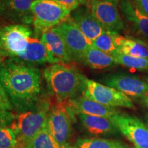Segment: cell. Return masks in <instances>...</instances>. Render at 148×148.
Returning <instances> with one entry per match:
<instances>
[{
	"instance_id": "cell-1",
	"label": "cell",
	"mask_w": 148,
	"mask_h": 148,
	"mask_svg": "<svg viewBox=\"0 0 148 148\" xmlns=\"http://www.w3.org/2000/svg\"><path fill=\"white\" fill-rule=\"evenodd\" d=\"M0 86L8 96L12 108L20 113L35 110L42 97L40 70L10 58L0 66Z\"/></svg>"
},
{
	"instance_id": "cell-2",
	"label": "cell",
	"mask_w": 148,
	"mask_h": 148,
	"mask_svg": "<svg viewBox=\"0 0 148 148\" xmlns=\"http://www.w3.org/2000/svg\"><path fill=\"white\" fill-rule=\"evenodd\" d=\"M48 88L58 103L78 97L84 90L86 78L77 68L69 63H55L44 70Z\"/></svg>"
},
{
	"instance_id": "cell-3",
	"label": "cell",
	"mask_w": 148,
	"mask_h": 148,
	"mask_svg": "<svg viewBox=\"0 0 148 148\" xmlns=\"http://www.w3.org/2000/svg\"><path fill=\"white\" fill-rule=\"evenodd\" d=\"M47 104H44L35 110L20 113L14 120L10 127L16 133L17 148H22L47 125Z\"/></svg>"
},
{
	"instance_id": "cell-4",
	"label": "cell",
	"mask_w": 148,
	"mask_h": 148,
	"mask_svg": "<svg viewBox=\"0 0 148 148\" xmlns=\"http://www.w3.org/2000/svg\"><path fill=\"white\" fill-rule=\"evenodd\" d=\"M31 11L35 31L42 33L58 26L70 17L71 12L54 0H35Z\"/></svg>"
},
{
	"instance_id": "cell-5",
	"label": "cell",
	"mask_w": 148,
	"mask_h": 148,
	"mask_svg": "<svg viewBox=\"0 0 148 148\" xmlns=\"http://www.w3.org/2000/svg\"><path fill=\"white\" fill-rule=\"evenodd\" d=\"M74 114L66 102L58 103L49 113L47 128L58 148H71Z\"/></svg>"
},
{
	"instance_id": "cell-6",
	"label": "cell",
	"mask_w": 148,
	"mask_h": 148,
	"mask_svg": "<svg viewBox=\"0 0 148 148\" xmlns=\"http://www.w3.org/2000/svg\"><path fill=\"white\" fill-rule=\"evenodd\" d=\"M82 96L107 106L123 107L136 110L132 99L128 96L110 86L91 79H86Z\"/></svg>"
},
{
	"instance_id": "cell-7",
	"label": "cell",
	"mask_w": 148,
	"mask_h": 148,
	"mask_svg": "<svg viewBox=\"0 0 148 148\" xmlns=\"http://www.w3.org/2000/svg\"><path fill=\"white\" fill-rule=\"evenodd\" d=\"M32 31L21 24L8 25L0 28V44L3 56L16 58L27 50Z\"/></svg>"
},
{
	"instance_id": "cell-8",
	"label": "cell",
	"mask_w": 148,
	"mask_h": 148,
	"mask_svg": "<svg viewBox=\"0 0 148 148\" xmlns=\"http://www.w3.org/2000/svg\"><path fill=\"white\" fill-rule=\"evenodd\" d=\"M119 132L121 133L134 147L148 148V125L133 115L118 114L111 117Z\"/></svg>"
},
{
	"instance_id": "cell-9",
	"label": "cell",
	"mask_w": 148,
	"mask_h": 148,
	"mask_svg": "<svg viewBox=\"0 0 148 148\" xmlns=\"http://www.w3.org/2000/svg\"><path fill=\"white\" fill-rule=\"evenodd\" d=\"M55 27L63 38L71 60L81 61L84 53L92 45L91 42L84 36L71 17Z\"/></svg>"
},
{
	"instance_id": "cell-10",
	"label": "cell",
	"mask_w": 148,
	"mask_h": 148,
	"mask_svg": "<svg viewBox=\"0 0 148 148\" xmlns=\"http://www.w3.org/2000/svg\"><path fill=\"white\" fill-rule=\"evenodd\" d=\"M120 0H90L89 9L107 31L119 32L124 28L120 15Z\"/></svg>"
},
{
	"instance_id": "cell-11",
	"label": "cell",
	"mask_w": 148,
	"mask_h": 148,
	"mask_svg": "<svg viewBox=\"0 0 148 148\" xmlns=\"http://www.w3.org/2000/svg\"><path fill=\"white\" fill-rule=\"evenodd\" d=\"M103 84L128 96L140 99L148 92V83L137 75L125 73L108 74L103 77Z\"/></svg>"
},
{
	"instance_id": "cell-12",
	"label": "cell",
	"mask_w": 148,
	"mask_h": 148,
	"mask_svg": "<svg viewBox=\"0 0 148 148\" xmlns=\"http://www.w3.org/2000/svg\"><path fill=\"white\" fill-rule=\"evenodd\" d=\"M66 102L70 110L77 115L82 114L111 118L119 114V111L116 108L101 104L83 96L70 99Z\"/></svg>"
},
{
	"instance_id": "cell-13",
	"label": "cell",
	"mask_w": 148,
	"mask_h": 148,
	"mask_svg": "<svg viewBox=\"0 0 148 148\" xmlns=\"http://www.w3.org/2000/svg\"><path fill=\"white\" fill-rule=\"evenodd\" d=\"M70 17L91 43L106 31L88 8H76Z\"/></svg>"
},
{
	"instance_id": "cell-14",
	"label": "cell",
	"mask_w": 148,
	"mask_h": 148,
	"mask_svg": "<svg viewBox=\"0 0 148 148\" xmlns=\"http://www.w3.org/2000/svg\"><path fill=\"white\" fill-rule=\"evenodd\" d=\"M40 40L49 51L53 63H68L71 62L63 38L56 27L42 32Z\"/></svg>"
},
{
	"instance_id": "cell-15",
	"label": "cell",
	"mask_w": 148,
	"mask_h": 148,
	"mask_svg": "<svg viewBox=\"0 0 148 148\" xmlns=\"http://www.w3.org/2000/svg\"><path fill=\"white\" fill-rule=\"evenodd\" d=\"M119 8L141 39L148 41V16L140 10L131 0H120Z\"/></svg>"
},
{
	"instance_id": "cell-16",
	"label": "cell",
	"mask_w": 148,
	"mask_h": 148,
	"mask_svg": "<svg viewBox=\"0 0 148 148\" xmlns=\"http://www.w3.org/2000/svg\"><path fill=\"white\" fill-rule=\"evenodd\" d=\"M12 58L21 63L32 66L35 64H44L45 62L54 64L49 51L41 40L34 38L29 39L27 50L23 54Z\"/></svg>"
},
{
	"instance_id": "cell-17",
	"label": "cell",
	"mask_w": 148,
	"mask_h": 148,
	"mask_svg": "<svg viewBox=\"0 0 148 148\" xmlns=\"http://www.w3.org/2000/svg\"><path fill=\"white\" fill-rule=\"evenodd\" d=\"M81 123L90 134L94 135H110L119 132L111 118L103 116L77 114Z\"/></svg>"
},
{
	"instance_id": "cell-18",
	"label": "cell",
	"mask_w": 148,
	"mask_h": 148,
	"mask_svg": "<svg viewBox=\"0 0 148 148\" xmlns=\"http://www.w3.org/2000/svg\"><path fill=\"white\" fill-rule=\"evenodd\" d=\"M81 62L94 69H107L118 64L114 56L103 52L92 45L84 53Z\"/></svg>"
},
{
	"instance_id": "cell-19",
	"label": "cell",
	"mask_w": 148,
	"mask_h": 148,
	"mask_svg": "<svg viewBox=\"0 0 148 148\" xmlns=\"http://www.w3.org/2000/svg\"><path fill=\"white\" fill-rule=\"evenodd\" d=\"M116 42L121 53L132 56L148 58V48L142 42L140 38L116 35Z\"/></svg>"
},
{
	"instance_id": "cell-20",
	"label": "cell",
	"mask_w": 148,
	"mask_h": 148,
	"mask_svg": "<svg viewBox=\"0 0 148 148\" xmlns=\"http://www.w3.org/2000/svg\"><path fill=\"white\" fill-rule=\"evenodd\" d=\"M117 32L106 30L92 42V46L103 52L113 56L119 51L116 42Z\"/></svg>"
},
{
	"instance_id": "cell-21",
	"label": "cell",
	"mask_w": 148,
	"mask_h": 148,
	"mask_svg": "<svg viewBox=\"0 0 148 148\" xmlns=\"http://www.w3.org/2000/svg\"><path fill=\"white\" fill-rule=\"evenodd\" d=\"M126 144L103 138H79L71 148H122Z\"/></svg>"
},
{
	"instance_id": "cell-22",
	"label": "cell",
	"mask_w": 148,
	"mask_h": 148,
	"mask_svg": "<svg viewBox=\"0 0 148 148\" xmlns=\"http://www.w3.org/2000/svg\"><path fill=\"white\" fill-rule=\"evenodd\" d=\"M35 0H4L11 12L19 16L26 23L32 21L31 5Z\"/></svg>"
},
{
	"instance_id": "cell-23",
	"label": "cell",
	"mask_w": 148,
	"mask_h": 148,
	"mask_svg": "<svg viewBox=\"0 0 148 148\" xmlns=\"http://www.w3.org/2000/svg\"><path fill=\"white\" fill-rule=\"evenodd\" d=\"M118 64L139 71H148V58L132 56L119 51L112 56Z\"/></svg>"
},
{
	"instance_id": "cell-24",
	"label": "cell",
	"mask_w": 148,
	"mask_h": 148,
	"mask_svg": "<svg viewBox=\"0 0 148 148\" xmlns=\"http://www.w3.org/2000/svg\"><path fill=\"white\" fill-rule=\"evenodd\" d=\"M22 148H58L47 128V125Z\"/></svg>"
},
{
	"instance_id": "cell-25",
	"label": "cell",
	"mask_w": 148,
	"mask_h": 148,
	"mask_svg": "<svg viewBox=\"0 0 148 148\" xmlns=\"http://www.w3.org/2000/svg\"><path fill=\"white\" fill-rule=\"evenodd\" d=\"M0 148H17L16 133L10 127H0Z\"/></svg>"
},
{
	"instance_id": "cell-26",
	"label": "cell",
	"mask_w": 148,
	"mask_h": 148,
	"mask_svg": "<svg viewBox=\"0 0 148 148\" xmlns=\"http://www.w3.org/2000/svg\"><path fill=\"white\" fill-rule=\"evenodd\" d=\"M15 116L10 110L0 108V127H9L12 125Z\"/></svg>"
},
{
	"instance_id": "cell-27",
	"label": "cell",
	"mask_w": 148,
	"mask_h": 148,
	"mask_svg": "<svg viewBox=\"0 0 148 148\" xmlns=\"http://www.w3.org/2000/svg\"><path fill=\"white\" fill-rule=\"evenodd\" d=\"M0 108L8 110H10L12 108L8 96L1 86H0Z\"/></svg>"
},
{
	"instance_id": "cell-28",
	"label": "cell",
	"mask_w": 148,
	"mask_h": 148,
	"mask_svg": "<svg viewBox=\"0 0 148 148\" xmlns=\"http://www.w3.org/2000/svg\"><path fill=\"white\" fill-rule=\"evenodd\" d=\"M59 4L62 5V6L65 7L70 11L75 10V9L78 8L79 1L78 0H54Z\"/></svg>"
},
{
	"instance_id": "cell-29",
	"label": "cell",
	"mask_w": 148,
	"mask_h": 148,
	"mask_svg": "<svg viewBox=\"0 0 148 148\" xmlns=\"http://www.w3.org/2000/svg\"><path fill=\"white\" fill-rule=\"evenodd\" d=\"M132 1L140 10L148 16V0H133Z\"/></svg>"
},
{
	"instance_id": "cell-30",
	"label": "cell",
	"mask_w": 148,
	"mask_h": 148,
	"mask_svg": "<svg viewBox=\"0 0 148 148\" xmlns=\"http://www.w3.org/2000/svg\"><path fill=\"white\" fill-rule=\"evenodd\" d=\"M140 101L143 106H145L146 108H148V92L142 99H140Z\"/></svg>"
},
{
	"instance_id": "cell-31",
	"label": "cell",
	"mask_w": 148,
	"mask_h": 148,
	"mask_svg": "<svg viewBox=\"0 0 148 148\" xmlns=\"http://www.w3.org/2000/svg\"><path fill=\"white\" fill-rule=\"evenodd\" d=\"M3 52H2V49H1V44H0V66H1V63H2V58H3Z\"/></svg>"
},
{
	"instance_id": "cell-32",
	"label": "cell",
	"mask_w": 148,
	"mask_h": 148,
	"mask_svg": "<svg viewBox=\"0 0 148 148\" xmlns=\"http://www.w3.org/2000/svg\"><path fill=\"white\" fill-rule=\"evenodd\" d=\"M140 39H141V38H140ZM141 41L144 44V45H145L146 47L148 48V41H147V40H143V39H141Z\"/></svg>"
},
{
	"instance_id": "cell-33",
	"label": "cell",
	"mask_w": 148,
	"mask_h": 148,
	"mask_svg": "<svg viewBox=\"0 0 148 148\" xmlns=\"http://www.w3.org/2000/svg\"><path fill=\"white\" fill-rule=\"evenodd\" d=\"M145 123L148 125V112H147L145 114Z\"/></svg>"
},
{
	"instance_id": "cell-34",
	"label": "cell",
	"mask_w": 148,
	"mask_h": 148,
	"mask_svg": "<svg viewBox=\"0 0 148 148\" xmlns=\"http://www.w3.org/2000/svg\"><path fill=\"white\" fill-rule=\"evenodd\" d=\"M144 80L148 83V73H147V75H145V76H144Z\"/></svg>"
},
{
	"instance_id": "cell-35",
	"label": "cell",
	"mask_w": 148,
	"mask_h": 148,
	"mask_svg": "<svg viewBox=\"0 0 148 148\" xmlns=\"http://www.w3.org/2000/svg\"><path fill=\"white\" fill-rule=\"evenodd\" d=\"M122 148H136V147H132V146H129V145H125L124 147H123Z\"/></svg>"
},
{
	"instance_id": "cell-36",
	"label": "cell",
	"mask_w": 148,
	"mask_h": 148,
	"mask_svg": "<svg viewBox=\"0 0 148 148\" xmlns=\"http://www.w3.org/2000/svg\"><path fill=\"white\" fill-rule=\"evenodd\" d=\"M2 9H3V5H2V4H1V3L0 2V10H2Z\"/></svg>"
},
{
	"instance_id": "cell-37",
	"label": "cell",
	"mask_w": 148,
	"mask_h": 148,
	"mask_svg": "<svg viewBox=\"0 0 148 148\" xmlns=\"http://www.w3.org/2000/svg\"><path fill=\"white\" fill-rule=\"evenodd\" d=\"M79 1V3H82V2H84L85 1H86V0H78Z\"/></svg>"
}]
</instances>
